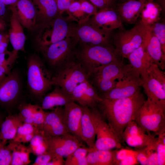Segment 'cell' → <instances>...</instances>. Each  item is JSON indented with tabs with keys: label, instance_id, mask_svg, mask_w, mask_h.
I'll list each match as a JSON object with an SVG mask.
<instances>
[{
	"label": "cell",
	"instance_id": "e575fe53",
	"mask_svg": "<svg viewBox=\"0 0 165 165\" xmlns=\"http://www.w3.org/2000/svg\"><path fill=\"white\" fill-rule=\"evenodd\" d=\"M88 80L100 96L113 88L117 82L116 80L95 78H89Z\"/></svg>",
	"mask_w": 165,
	"mask_h": 165
},
{
	"label": "cell",
	"instance_id": "f5cc1de1",
	"mask_svg": "<svg viewBox=\"0 0 165 165\" xmlns=\"http://www.w3.org/2000/svg\"><path fill=\"white\" fill-rule=\"evenodd\" d=\"M6 12V5L0 0V18L5 15Z\"/></svg>",
	"mask_w": 165,
	"mask_h": 165
},
{
	"label": "cell",
	"instance_id": "5b68a950",
	"mask_svg": "<svg viewBox=\"0 0 165 165\" xmlns=\"http://www.w3.org/2000/svg\"><path fill=\"white\" fill-rule=\"evenodd\" d=\"M88 76L74 56L67 61L52 77L53 85L60 87L71 94L79 84L88 80Z\"/></svg>",
	"mask_w": 165,
	"mask_h": 165
},
{
	"label": "cell",
	"instance_id": "ab89813d",
	"mask_svg": "<svg viewBox=\"0 0 165 165\" xmlns=\"http://www.w3.org/2000/svg\"><path fill=\"white\" fill-rule=\"evenodd\" d=\"M7 143L1 141L0 146V165H11L12 152L8 145H6Z\"/></svg>",
	"mask_w": 165,
	"mask_h": 165
},
{
	"label": "cell",
	"instance_id": "7c38bea8",
	"mask_svg": "<svg viewBox=\"0 0 165 165\" xmlns=\"http://www.w3.org/2000/svg\"><path fill=\"white\" fill-rule=\"evenodd\" d=\"M90 108L96 128V140L94 148L105 150L121 148V142L97 109L96 107Z\"/></svg>",
	"mask_w": 165,
	"mask_h": 165
},
{
	"label": "cell",
	"instance_id": "11a10c76",
	"mask_svg": "<svg viewBox=\"0 0 165 165\" xmlns=\"http://www.w3.org/2000/svg\"><path fill=\"white\" fill-rule=\"evenodd\" d=\"M5 24L1 18H0V31H3L5 29Z\"/></svg>",
	"mask_w": 165,
	"mask_h": 165
},
{
	"label": "cell",
	"instance_id": "b9f144b4",
	"mask_svg": "<svg viewBox=\"0 0 165 165\" xmlns=\"http://www.w3.org/2000/svg\"><path fill=\"white\" fill-rule=\"evenodd\" d=\"M99 9L115 8L116 0H87Z\"/></svg>",
	"mask_w": 165,
	"mask_h": 165
},
{
	"label": "cell",
	"instance_id": "9c48e42d",
	"mask_svg": "<svg viewBox=\"0 0 165 165\" xmlns=\"http://www.w3.org/2000/svg\"><path fill=\"white\" fill-rule=\"evenodd\" d=\"M146 76L141 78V86L147 98L165 109V75L155 63L147 70Z\"/></svg>",
	"mask_w": 165,
	"mask_h": 165
},
{
	"label": "cell",
	"instance_id": "f1b7e54d",
	"mask_svg": "<svg viewBox=\"0 0 165 165\" xmlns=\"http://www.w3.org/2000/svg\"><path fill=\"white\" fill-rule=\"evenodd\" d=\"M143 45L154 63L161 70H164L165 55L163 53L161 46L159 41L150 30L148 37Z\"/></svg>",
	"mask_w": 165,
	"mask_h": 165
},
{
	"label": "cell",
	"instance_id": "3957f363",
	"mask_svg": "<svg viewBox=\"0 0 165 165\" xmlns=\"http://www.w3.org/2000/svg\"><path fill=\"white\" fill-rule=\"evenodd\" d=\"M150 32L149 27L141 20L130 29L123 28L115 34L113 33L112 43L120 56L127 58L131 52L145 43Z\"/></svg>",
	"mask_w": 165,
	"mask_h": 165
},
{
	"label": "cell",
	"instance_id": "e0dca14e",
	"mask_svg": "<svg viewBox=\"0 0 165 165\" xmlns=\"http://www.w3.org/2000/svg\"><path fill=\"white\" fill-rule=\"evenodd\" d=\"M155 138L140 127L135 120L128 124L122 135L123 141L130 146L140 149L146 147Z\"/></svg>",
	"mask_w": 165,
	"mask_h": 165
},
{
	"label": "cell",
	"instance_id": "2e32d148",
	"mask_svg": "<svg viewBox=\"0 0 165 165\" xmlns=\"http://www.w3.org/2000/svg\"><path fill=\"white\" fill-rule=\"evenodd\" d=\"M82 114V106L72 101L63 107L62 118L68 132L82 141L81 132Z\"/></svg>",
	"mask_w": 165,
	"mask_h": 165
},
{
	"label": "cell",
	"instance_id": "44dd1931",
	"mask_svg": "<svg viewBox=\"0 0 165 165\" xmlns=\"http://www.w3.org/2000/svg\"><path fill=\"white\" fill-rule=\"evenodd\" d=\"M36 10L38 25L48 24L60 14L55 0H31Z\"/></svg>",
	"mask_w": 165,
	"mask_h": 165
},
{
	"label": "cell",
	"instance_id": "5bb4252c",
	"mask_svg": "<svg viewBox=\"0 0 165 165\" xmlns=\"http://www.w3.org/2000/svg\"><path fill=\"white\" fill-rule=\"evenodd\" d=\"M21 90L20 78L16 71L7 75L0 83V105L7 107L15 103Z\"/></svg>",
	"mask_w": 165,
	"mask_h": 165
},
{
	"label": "cell",
	"instance_id": "484cf974",
	"mask_svg": "<svg viewBox=\"0 0 165 165\" xmlns=\"http://www.w3.org/2000/svg\"><path fill=\"white\" fill-rule=\"evenodd\" d=\"M82 114L81 124L82 139L90 148H94L96 137V128L90 108L82 106Z\"/></svg>",
	"mask_w": 165,
	"mask_h": 165
},
{
	"label": "cell",
	"instance_id": "f35d334b",
	"mask_svg": "<svg viewBox=\"0 0 165 165\" xmlns=\"http://www.w3.org/2000/svg\"><path fill=\"white\" fill-rule=\"evenodd\" d=\"M157 138L156 151L158 165H164L165 163V132L160 134Z\"/></svg>",
	"mask_w": 165,
	"mask_h": 165
},
{
	"label": "cell",
	"instance_id": "52a82bcc",
	"mask_svg": "<svg viewBox=\"0 0 165 165\" xmlns=\"http://www.w3.org/2000/svg\"><path fill=\"white\" fill-rule=\"evenodd\" d=\"M112 33L106 32L90 24L85 19L77 23L71 22L67 37L75 38L78 42L94 45L108 46L113 45L112 42Z\"/></svg>",
	"mask_w": 165,
	"mask_h": 165
},
{
	"label": "cell",
	"instance_id": "4fadbf2b",
	"mask_svg": "<svg viewBox=\"0 0 165 165\" xmlns=\"http://www.w3.org/2000/svg\"><path fill=\"white\" fill-rule=\"evenodd\" d=\"M47 137L48 151L55 156L67 157L77 148L84 146L78 138L70 133Z\"/></svg>",
	"mask_w": 165,
	"mask_h": 165
},
{
	"label": "cell",
	"instance_id": "6f0895ef",
	"mask_svg": "<svg viewBox=\"0 0 165 165\" xmlns=\"http://www.w3.org/2000/svg\"><path fill=\"white\" fill-rule=\"evenodd\" d=\"M141 2H142L145 5V3L149 1H152L154 0H139Z\"/></svg>",
	"mask_w": 165,
	"mask_h": 165
},
{
	"label": "cell",
	"instance_id": "d6986e66",
	"mask_svg": "<svg viewBox=\"0 0 165 165\" xmlns=\"http://www.w3.org/2000/svg\"><path fill=\"white\" fill-rule=\"evenodd\" d=\"M63 107H57L46 112L44 123L41 130L48 137L69 134L62 118Z\"/></svg>",
	"mask_w": 165,
	"mask_h": 165
},
{
	"label": "cell",
	"instance_id": "681fc988",
	"mask_svg": "<svg viewBox=\"0 0 165 165\" xmlns=\"http://www.w3.org/2000/svg\"><path fill=\"white\" fill-rule=\"evenodd\" d=\"M81 3L79 0H76L73 2L69 6L68 10L70 12L74 13L81 11Z\"/></svg>",
	"mask_w": 165,
	"mask_h": 165
},
{
	"label": "cell",
	"instance_id": "f907efd6",
	"mask_svg": "<svg viewBox=\"0 0 165 165\" xmlns=\"http://www.w3.org/2000/svg\"><path fill=\"white\" fill-rule=\"evenodd\" d=\"M64 157L57 156L53 157L47 165H64Z\"/></svg>",
	"mask_w": 165,
	"mask_h": 165
},
{
	"label": "cell",
	"instance_id": "91938a15",
	"mask_svg": "<svg viewBox=\"0 0 165 165\" xmlns=\"http://www.w3.org/2000/svg\"><path fill=\"white\" fill-rule=\"evenodd\" d=\"M121 0L127 1L130 0Z\"/></svg>",
	"mask_w": 165,
	"mask_h": 165
},
{
	"label": "cell",
	"instance_id": "c3c4849f",
	"mask_svg": "<svg viewBox=\"0 0 165 165\" xmlns=\"http://www.w3.org/2000/svg\"><path fill=\"white\" fill-rule=\"evenodd\" d=\"M135 159L132 155L128 154L124 159L121 160L118 165H133L135 164L136 162Z\"/></svg>",
	"mask_w": 165,
	"mask_h": 165
},
{
	"label": "cell",
	"instance_id": "ac0fdd59",
	"mask_svg": "<svg viewBox=\"0 0 165 165\" xmlns=\"http://www.w3.org/2000/svg\"><path fill=\"white\" fill-rule=\"evenodd\" d=\"M72 100L80 106L90 108L95 107L102 100L95 89L88 80L78 85L71 94Z\"/></svg>",
	"mask_w": 165,
	"mask_h": 165
},
{
	"label": "cell",
	"instance_id": "6da1fadb",
	"mask_svg": "<svg viewBox=\"0 0 165 165\" xmlns=\"http://www.w3.org/2000/svg\"><path fill=\"white\" fill-rule=\"evenodd\" d=\"M145 100L140 88L130 97L114 100L102 98L95 107L122 142L124 130L130 122L135 120Z\"/></svg>",
	"mask_w": 165,
	"mask_h": 165
},
{
	"label": "cell",
	"instance_id": "7bdbcfd3",
	"mask_svg": "<svg viewBox=\"0 0 165 165\" xmlns=\"http://www.w3.org/2000/svg\"><path fill=\"white\" fill-rule=\"evenodd\" d=\"M52 154L48 151L37 156L32 165H47L52 159L55 157Z\"/></svg>",
	"mask_w": 165,
	"mask_h": 165
},
{
	"label": "cell",
	"instance_id": "bcb514c9",
	"mask_svg": "<svg viewBox=\"0 0 165 165\" xmlns=\"http://www.w3.org/2000/svg\"><path fill=\"white\" fill-rule=\"evenodd\" d=\"M9 34L0 32V53L7 50L9 42Z\"/></svg>",
	"mask_w": 165,
	"mask_h": 165
},
{
	"label": "cell",
	"instance_id": "8d00e7d4",
	"mask_svg": "<svg viewBox=\"0 0 165 165\" xmlns=\"http://www.w3.org/2000/svg\"><path fill=\"white\" fill-rule=\"evenodd\" d=\"M16 61L12 51L0 53V70L6 75L11 72V68Z\"/></svg>",
	"mask_w": 165,
	"mask_h": 165
},
{
	"label": "cell",
	"instance_id": "1f68e13d",
	"mask_svg": "<svg viewBox=\"0 0 165 165\" xmlns=\"http://www.w3.org/2000/svg\"><path fill=\"white\" fill-rule=\"evenodd\" d=\"M161 11L160 6L154 1L147 2L141 13V20L149 27L159 21Z\"/></svg>",
	"mask_w": 165,
	"mask_h": 165
},
{
	"label": "cell",
	"instance_id": "d590c367",
	"mask_svg": "<svg viewBox=\"0 0 165 165\" xmlns=\"http://www.w3.org/2000/svg\"><path fill=\"white\" fill-rule=\"evenodd\" d=\"M38 106V105L31 103L22 104L19 105L18 107L20 111L19 114L24 123L33 125V117Z\"/></svg>",
	"mask_w": 165,
	"mask_h": 165
},
{
	"label": "cell",
	"instance_id": "60d3db41",
	"mask_svg": "<svg viewBox=\"0 0 165 165\" xmlns=\"http://www.w3.org/2000/svg\"><path fill=\"white\" fill-rule=\"evenodd\" d=\"M38 129L31 124L24 123L18 128L15 137L13 141L18 142L21 138L36 132Z\"/></svg>",
	"mask_w": 165,
	"mask_h": 165
},
{
	"label": "cell",
	"instance_id": "9f6ffc18",
	"mask_svg": "<svg viewBox=\"0 0 165 165\" xmlns=\"http://www.w3.org/2000/svg\"><path fill=\"white\" fill-rule=\"evenodd\" d=\"M6 75L0 70V78L3 79Z\"/></svg>",
	"mask_w": 165,
	"mask_h": 165
},
{
	"label": "cell",
	"instance_id": "277c9868",
	"mask_svg": "<svg viewBox=\"0 0 165 165\" xmlns=\"http://www.w3.org/2000/svg\"><path fill=\"white\" fill-rule=\"evenodd\" d=\"M27 76L31 93L36 97L44 96L53 85L50 72L36 55L31 56L28 59Z\"/></svg>",
	"mask_w": 165,
	"mask_h": 165
},
{
	"label": "cell",
	"instance_id": "603a6c76",
	"mask_svg": "<svg viewBox=\"0 0 165 165\" xmlns=\"http://www.w3.org/2000/svg\"><path fill=\"white\" fill-rule=\"evenodd\" d=\"M144 4L139 0L125 1L116 6L115 9L123 23L135 24Z\"/></svg>",
	"mask_w": 165,
	"mask_h": 165
},
{
	"label": "cell",
	"instance_id": "74e56055",
	"mask_svg": "<svg viewBox=\"0 0 165 165\" xmlns=\"http://www.w3.org/2000/svg\"><path fill=\"white\" fill-rule=\"evenodd\" d=\"M151 31L159 41L163 53L165 55V24L164 22H156L149 26Z\"/></svg>",
	"mask_w": 165,
	"mask_h": 165
},
{
	"label": "cell",
	"instance_id": "cb8c5ba5",
	"mask_svg": "<svg viewBox=\"0 0 165 165\" xmlns=\"http://www.w3.org/2000/svg\"><path fill=\"white\" fill-rule=\"evenodd\" d=\"M15 7L17 17L23 27L31 30L36 26V10L31 0H19Z\"/></svg>",
	"mask_w": 165,
	"mask_h": 165
},
{
	"label": "cell",
	"instance_id": "d4e9b609",
	"mask_svg": "<svg viewBox=\"0 0 165 165\" xmlns=\"http://www.w3.org/2000/svg\"><path fill=\"white\" fill-rule=\"evenodd\" d=\"M127 59L131 67L140 75L142 78L146 76L147 70L154 63L143 44L131 52Z\"/></svg>",
	"mask_w": 165,
	"mask_h": 165
},
{
	"label": "cell",
	"instance_id": "ffe728a7",
	"mask_svg": "<svg viewBox=\"0 0 165 165\" xmlns=\"http://www.w3.org/2000/svg\"><path fill=\"white\" fill-rule=\"evenodd\" d=\"M12 12L10 19V28L9 31V40L13 47L12 51L14 55L18 57L19 50L24 51L26 37L23 26L16 15L15 5L10 6Z\"/></svg>",
	"mask_w": 165,
	"mask_h": 165
},
{
	"label": "cell",
	"instance_id": "f6af8a7d",
	"mask_svg": "<svg viewBox=\"0 0 165 165\" xmlns=\"http://www.w3.org/2000/svg\"><path fill=\"white\" fill-rule=\"evenodd\" d=\"M77 0H55L60 14L67 10L70 5Z\"/></svg>",
	"mask_w": 165,
	"mask_h": 165
},
{
	"label": "cell",
	"instance_id": "83f0119b",
	"mask_svg": "<svg viewBox=\"0 0 165 165\" xmlns=\"http://www.w3.org/2000/svg\"><path fill=\"white\" fill-rule=\"evenodd\" d=\"M24 123L19 114L9 115L4 120L0 128V141L6 142L15 138L19 127Z\"/></svg>",
	"mask_w": 165,
	"mask_h": 165
},
{
	"label": "cell",
	"instance_id": "ee69618b",
	"mask_svg": "<svg viewBox=\"0 0 165 165\" xmlns=\"http://www.w3.org/2000/svg\"><path fill=\"white\" fill-rule=\"evenodd\" d=\"M81 3V11L94 15L97 12V9L87 0H79Z\"/></svg>",
	"mask_w": 165,
	"mask_h": 165
},
{
	"label": "cell",
	"instance_id": "836d02e7",
	"mask_svg": "<svg viewBox=\"0 0 165 165\" xmlns=\"http://www.w3.org/2000/svg\"><path fill=\"white\" fill-rule=\"evenodd\" d=\"M89 148L80 147L67 157L65 165H88L86 156Z\"/></svg>",
	"mask_w": 165,
	"mask_h": 165
},
{
	"label": "cell",
	"instance_id": "ba28073f",
	"mask_svg": "<svg viewBox=\"0 0 165 165\" xmlns=\"http://www.w3.org/2000/svg\"><path fill=\"white\" fill-rule=\"evenodd\" d=\"M73 18L72 16L64 17L61 14L49 24L39 25L36 40L40 50L66 38Z\"/></svg>",
	"mask_w": 165,
	"mask_h": 165
},
{
	"label": "cell",
	"instance_id": "7dc6e473",
	"mask_svg": "<svg viewBox=\"0 0 165 165\" xmlns=\"http://www.w3.org/2000/svg\"><path fill=\"white\" fill-rule=\"evenodd\" d=\"M137 153L136 158L140 164L147 165V156L144 148H141Z\"/></svg>",
	"mask_w": 165,
	"mask_h": 165
},
{
	"label": "cell",
	"instance_id": "680465c9",
	"mask_svg": "<svg viewBox=\"0 0 165 165\" xmlns=\"http://www.w3.org/2000/svg\"><path fill=\"white\" fill-rule=\"evenodd\" d=\"M3 118L2 115L0 114V128L1 124L3 121Z\"/></svg>",
	"mask_w": 165,
	"mask_h": 165
},
{
	"label": "cell",
	"instance_id": "8992f818",
	"mask_svg": "<svg viewBox=\"0 0 165 165\" xmlns=\"http://www.w3.org/2000/svg\"><path fill=\"white\" fill-rule=\"evenodd\" d=\"M165 111L147 98L138 111L135 121L148 133L152 132L159 135L165 132Z\"/></svg>",
	"mask_w": 165,
	"mask_h": 165
},
{
	"label": "cell",
	"instance_id": "8fae6325",
	"mask_svg": "<svg viewBox=\"0 0 165 165\" xmlns=\"http://www.w3.org/2000/svg\"><path fill=\"white\" fill-rule=\"evenodd\" d=\"M117 80L115 87L101 95V98L114 100L131 97L136 93L142 83L140 75L131 66Z\"/></svg>",
	"mask_w": 165,
	"mask_h": 165
},
{
	"label": "cell",
	"instance_id": "4dcf8cb0",
	"mask_svg": "<svg viewBox=\"0 0 165 165\" xmlns=\"http://www.w3.org/2000/svg\"><path fill=\"white\" fill-rule=\"evenodd\" d=\"M116 152L89 148L86 156L88 165H113Z\"/></svg>",
	"mask_w": 165,
	"mask_h": 165
},
{
	"label": "cell",
	"instance_id": "94428289",
	"mask_svg": "<svg viewBox=\"0 0 165 165\" xmlns=\"http://www.w3.org/2000/svg\"><path fill=\"white\" fill-rule=\"evenodd\" d=\"M1 141H0V146L1 145Z\"/></svg>",
	"mask_w": 165,
	"mask_h": 165
},
{
	"label": "cell",
	"instance_id": "4316f807",
	"mask_svg": "<svg viewBox=\"0 0 165 165\" xmlns=\"http://www.w3.org/2000/svg\"><path fill=\"white\" fill-rule=\"evenodd\" d=\"M72 101L70 95L56 86L51 92L44 96L41 107L44 110L53 109L55 107H63Z\"/></svg>",
	"mask_w": 165,
	"mask_h": 165
},
{
	"label": "cell",
	"instance_id": "7a4b0ae2",
	"mask_svg": "<svg viewBox=\"0 0 165 165\" xmlns=\"http://www.w3.org/2000/svg\"><path fill=\"white\" fill-rule=\"evenodd\" d=\"M75 58L89 76L96 68L123 59L113 45H94L78 42L74 50Z\"/></svg>",
	"mask_w": 165,
	"mask_h": 165
},
{
	"label": "cell",
	"instance_id": "db71d44e",
	"mask_svg": "<svg viewBox=\"0 0 165 165\" xmlns=\"http://www.w3.org/2000/svg\"><path fill=\"white\" fill-rule=\"evenodd\" d=\"M6 5L12 6L16 5L19 0H1Z\"/></svg>",
	"mask_w": 165,
	"mask_h": 165
},
{
	"label": "cell",
	"instance_id": "30bf717a",
	"mask_svg": "<svg viewBox=\"0 0 165 165\" xmlns=\"http://www.w3.org/2000/svg\"><path fill=\"white\" fill-rule=\"evenodd\" d=\"M78 42L75 38L67 37L41 50L48 64L57 71L74 56V49Z\"/></svg>",
	"mask_w": 165,
	"mask_h": 165
},
{
	"label": "cell",
	"instance_id": "816d5d0a",
	"mask_svg": "<svg viewBox=\"0 0 165 165\" xmlns=\"http://www.w3.org/2000/svg\"><path fill=\"white\" fill-rule=\"evenodd\" d=\"M38 130L35 132L26 135L20 139L17 142L24 143L30 142Z\"/></svg>",
	"mask_w": 165,
	"mask_h": 165
},
{
	"label": "cell",
	"instance_id": "9a60e30c",
	"mask_svg": "<svg viewBox=\"0 0 165 165\" xmlns=\"http://www.w3.org/2000/svg\"><path fill=\"white\" fill-rule=\"evenodd\" d=\"M86 19L89 23L108 33L123 28V23L115 8L99 9L97 13Z\"/></svg>",
	"mask_w": 165,
	"mask_h": 165
},
{
	"label": "cell",
	"instance_id": "d6a6232c",
	"mask_svg": "<svg viewBox=\"0 0 165 165\" xmlns=\"http://www.w3.org/2000/svg\"><path fill=\"white\" fill-rule=\"evenodd\" d=\"M46 136L42 130H38L30 142L32 152L37 156L48 152Z\"/></svg>",
	"mask_w": 165,
	"mask_h": 165
},
{
	"label": "cell",
	"instance_id": "f546056e",
	"mask_svg": "<svg viewBox=\"0 0 165 165\" xmlns=\"http://www.w3.org/2000/svg\"><path fill=\"white\" fill-rule=\"evenodd\" d=\"M8 145L12 152L11 165H27L31 163L30 154L32 152L29 146L13 140L9 141Z\"/></svg>",
	"mask_w": 165,
	"mask_h": 165
},
{
	"label": "cell",
	"instance_id": "7402d4cb",
	"mask_svg": "<svg viewBox=\"0 0 165 165\" xmlns=\"http://www.w3.org/2000/svg\"><path fill=\"white\" fill-rule=\"evenodd\" d=\"M129 64L123 62H115L95 68L89 76V78H101L116 80L121 77L130 68Z\"/></svg>",
	"mask_w": 165,
	"mask_h": 165
}]
</instances>
